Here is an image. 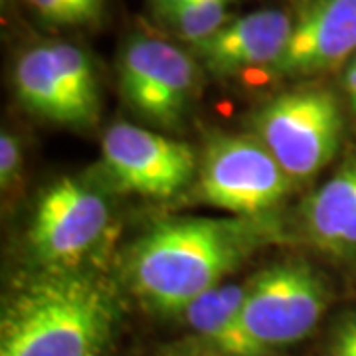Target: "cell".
Listing matches in <instances>:
<instances>
[{"label": "cell", "mask_w": 356, "mask_h": 356, "mask_svg": "<svg viewBox=\"0 0 356 356\" xmlns=\"http://www.w3.org/2000/svg\"><path fill=\"white\" fill-rule=\"evenodd\" d=\"M267 238L257 218H166L131 245L129 287L156 313L180 315L222 285Z\"/></svg>", "instance_id": "6da1fadb"}, {"label": "cell", "mask_w": 356, "mask_h": 356, "mask_svg": "<svg viewBox=\"0 0 356 356\" xmlns=\"http://www.w3.org/2000/svg\"><path fill=\"white\" fill-rule=\"evenodd\" d=\"M119 318V299L103 277L42 267L4 303L0 356H102Z\"/></svg>", "instance_id": "7a4b0ae2"}, {"label": "cell", "mask_w": 356, "mask_h": 356, "mask_svg": "<svg viewBox=\"0 0 356 356\" xmlns=\"http://www.w3.org/2000/svg\"><path fill=\"white\" fill-rule=\"evenodd\" d=\"M236 321L202 343L212 356H269L301 343L331 303L327 280L305 259L275 261L254 275Z\"/></svg>", "instance_id": "3957f363"}, {"label": "cell", "mask_w": 356, "mask_h": 356, "mask_svg": "<svg viewBox=\"0 0 356 356\" xmlns=\"http://www.w3.org/2000/svg\"><path fill=\"white\" fill-rule=\"evenodd\" d=\"M250 127L295 184L307 182L334 159L344 117L331 89L299 86L257 107Z\"/></svg>", "instance_id": "277c9868"}, {"label": "cell", "mask_w": 356, "mask_h": 356, "mask_svg": "<svg viewBox=\"0 0 356 356\" xmlns=\"http://www.w3.org/2000/svg\"><path fill=\"white\" fill-rule=\"evenodd\" d=\"M123 102L154 127L178 131L200 91V64L191 50L159 36L131 34L117 58Z\"/></svg>", "instance_id": "5b68a950"}, {"label": "cell", "mask_w": 356, "mask_h": 356, "mask_svg": "<svg viewBox=\"0 0 356 356\" xmlns=\"http://www.w3.org/2000/svg\"><path fill=\"white\" fill-rule=\"evenodd\" d=\"M293 182L254 135L216 133L198 161L196 198L236 218H259L289 194Z\"/></svg>", "instance_id": "8992f818"}, {"label": "cell", "mask_w": 356, "mask_h": 356, "mask_svg": "<svg viewBox=\"0 0 356 356\" xmlns=\"http://www.w3.org/2000/svg\"><path fill=\"white\" fill-rule=\"evenodd\" d=\"M102 154L115 188L143 198H172L198 177V159L186 143L129 121L109 125Z\"/></svg>", "instance_id": "52a82bcc"}, {"label": "cell", "mask_w": 356, "mask_h": 356, "mask_svg": "<svg viewBox=\"0 0 356 356\" xmlns=\"http://www.w3.org/2000/svg\"><path fill=\"white\" fill-rule=\"evenodd\" d=\"M109 202L76 178H60L42 192L28 226V248L40 267H77L102 242Z\"/></svg>", "instance_id": "ba28073f"}, {"label": "cell", "mask_w": 356, "mask_h": 356, "mask_svg": "<svg viewBox=\"0 0 356 356\" xmlns=\"http://www.w3.org/2000/svg\"><path fill=\"white\" fill-rule=\"evenodd\" d=\"M356 54V0H297L291 34L273 77L305 79L346 65Z\"/></svg>", "instance_id": "9c48e42d"}, {"label": "cell", "mask_w": 356, "mask_h": 356, "mask_svg": "<svg viewBox=\"0 0 356 356\" xmlns=\"http://www.w3.org/2000/svg\"><path fill=\"white\" fill-rule=\"evenodd\" d=\"M291 34V13L261 8L234 16L214 36L188 46L202 70L216 77L240 76L255 67H271Z\"/></svg>", "instance_id": "30bf717a"}, {"label": "cell", "mask_w": 356, "mask_h": 356, "mask_svg": "<svg viewBox=\"0 0 356 356\" xmlns=\"http://www.w3.org/2000/svg\"><path fill=\"white\" fill-rule=\"evenodd\" d=\"M305 238L337 261H356V154L301 206Z\"/></svg>", "instance_id": "8fae6325"}, {"label": "cell", "mask_w": 356, "mask_h": 356, "mask_svg": "<svg viewBox=\"0 0 356 356\" xmlns=\"http://www.w3.org/2000/svg\"><path fill=\"white\" fill-rule=\"evenodd\" d=\"M13 86L18 102L38 117L54 123L83 127L64 72L51 48L42 40L18 54L13 70Z\"/></svg>", "instance_id": "7c38bea8"}, {"label": "cell", "mask_w": 356, "mask_h": 356, "mask_svg": "<svg viewBox=\"0 0 356 356\" xmlns=\"http://www.w3.org/2000/svg\"><path fill=\"white\" fill-rule=\"evenodd\" d=\"M250 281L222 283L194 299L178 317L202 343L216 339L236 321L248 295Z\"/></svg>", "instance_id": "4fadbf2b"}, {"label": "cell", "mask_w": 356, "mask_h": 356, "mask_svg": "<svg viewBox=\"0 0 356 356\" xmlns=\"http://www.w3.org/2000/svg\"><path fill=\"white\" fill-rule=\"evenodd\" d=\"M234 2L236 0H198L178 10L156 16V20L168 26L186 46H194L214 36L218 30L228 24L234 18L229 13Z\"/></svg>", "instance_id": "5bb4252c"}, {"label": "cell", "mask_w": 356, "mask_h": 356, "mask_svg": "<svg viewBox=\"0 0 356 356\" xmlns=\"http://www.w3.org/2000/svg\"><path fill=\"white\" fill-rule=\"evenodd\" d=\"M22 149L20 140L10 131H2L0 135V188L2 194H13L22 175Z\"/></svg>", "instance_id": "9a60e30c"}, {"label": "cell", "mask_w": 356, "mask_h": 356, "mask_svg": "<svg viewBox=\"0 0 356 356\" xmlns=\"http://www.w3.org/2000/svg\"><path fill=\"white\" fill-rule=\"evenodd\" d=\"M32 13L48 26H86L74 0H26Z\"/></svg>", "instance_id": "2e32d148"}, {"label": "cell", "mask_w": 356, "mask_h": 356, "mask_svg": "<svg viewBox=\"0 0 356 356\" xmlns=\"http://www.w3.org/2000/svg\"><path fill=\"white\" fill-rule=\"evenodd\" d=\"M331 356H356V313L343 317L331 332L329 341Z\"/></svg>", "instance_id": "e0dca14e"}, {"label": "cell", "mask_w": 356, "mask_h": 356, "mask_svg": "<svg viewBox=\"0 0 356 356\" xmlns=\"http://www.w3.org/2000/svg\"><path fill=\"white\" fill-rule=\"evenodd\" d=\"M343 89L348 111H350V117H353V121H355L356 125V54L348 60V64L344 65Z\"/></svg>", "instance_id": "ac0fdd59"}, {"label": "cell", "mask_w": 356, "mask_h": 356, "mask_svg": "<svg viewBox=\"0 0 356 356\" xmlns=\"http://www.w3.org/2000/svg\"><path fill=\"white\" fill-rule=\"evenodd\" d=\"M74 2L83 18V24L93 26L102 22L107 8V0H74Z\"/></svg>", "instance_id": "d6986e66"}, {"label": "cell", "mask_w": 356, "mask_h": 356, "mask_svg": "<svg viewBox=\"0 0 356 356\" xmlns=\"http://www.w3.org/2000/svg\"><path fill=\"white\" fill-rule=\"evenodd\" d=\"M198 0H149V6L153 10V16H163L166 13H172V10H178L182 6H188V4H194Z\"/></svg>", "instance_id": "ffe728a7"}]
</instances>
